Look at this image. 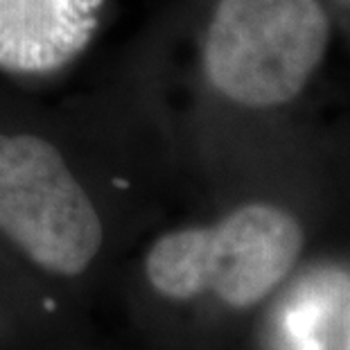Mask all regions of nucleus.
I'll use <instances>...</instances> for the list:
<instances>
[{"label":"nucleus","instance_id":"obj_3","mask_svg":"<svg viewBox=\"0 0 350 350\" xmlns=\"http://www.w3.org/2000/svg\"><path fill=\"white\" fill-rule=\"evenodd\" d=\"M0 233L39 269L64 278L98 258L102 217L48 140L0 133Z\"/></svg>","mask_w":350,"mask_h":350},{"label":"nucleus","instance_id":"obj_2","mask_svg":"<svg viewBox=\"0 0 350 350\" xmlns=\"http://www.w3.org/2000/svg\"><path fill=\"white\" fill-rule=\"evenodd\" d=\"M327 41L319 0H221L206 36V72L228 100L278 107L303 91Z\"/></svg>","mask_w":350,"mask_h":350},{"label":"nucleus","instance_id":"obj_4","mask_svg":"<svg viewBox=\"0 0 350 350\" xmlns=\"http://www.w3.org/2000/svg\"><path fill=\"white\" fill-rule=\"evenodd\" d=\"M100 7L102 0H0V68H62L91 41Z\"/></svg>","mask_w":350,"mask_h":350},{"label":"nucleus","instance_id":"obj_1","mask_svg":"<svg viewBox=\"0 0 350 350\" xmlns=\"http://www.w3.org/2000/svg\"><path fill=\"white\" fill-rule=\"evenodd\" d=\"M303 242V228L292 213L271 204H247L213 226L161 235L145 256V278L167 301L213 294L228 308L249 310L287 278Z\"/></svg>","mask_w":350,"mask_h":350}]
</instances>
